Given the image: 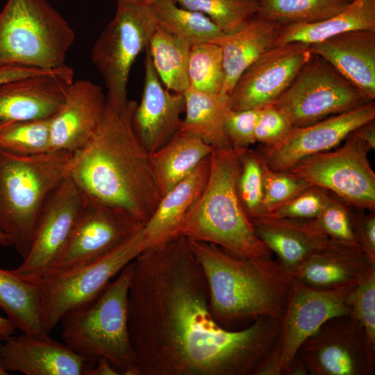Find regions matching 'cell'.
Segmentation results:
<instances>
[{"mask_svg": "<svg viewBox=\"0 0 375 375\" xmlns=\"http://www.w3.org/2000/svg\"><path fill=\"white\" fill-rule=\"evenodd\" d=\"M133 263L128 330L140 375H257L274 348L278 319L261 317L238 331L221 326L184 235L147 247Z\"/></svg>", "mask_w": 375, "mask_h": 375, "instance_id": "cell-1", "label": "cell"}, {"mask_svg": "<svg viewBox=\"0 0 375 375\" xmlns=\"http://www.w3.org/2000/svg\"><path fill=\"white\" fill-rule=\"evenodd\" d=\"M136 106L128 100L118 109L106 103L94 135L73 153L68 176L88 199L124 210L145 224L162 197L149 153L132 126Z\"/></svg>", "mask_w": 375, "mask_h": 375, "instance_id": "cell-2", "label": "cell"}, {"mask_svg": "<svg viewBox=\"0 0 375 375\" xmlns=\"http://www.w3.org/2000/svg\"><path fill=\"white\" fill-rule=\"evenodd\" d=\"M190 242L205 275L210 312L218 324L281 318L294 275L277 260L239 256L203 241Z\"/></svg>", "mask_w": 375, "mask_h": 375, "instance_id": "cell-3", "label": "cell"}, {"mask_svg": "<svg viewBox=\"0 0 375 375\" xmlns=\"http://www.w3.org/2000/svg\"><path fill=\"white\" fill-rule=\"evenodd\" d=\"M240 170L235 149H215L205 188L182 221L178 235L212 243L239 256L270 258L240 201L236 182Z\"/></svg>", "mask_w": 375, "mask_h": 375, "instance_id": "cell-4", "label": "cell"}, {"mask_svg": "<svg viewBox=\"0 0 375 375\" xmlns=\"http://www.w3.org/2000/svg\"><path fill=\"white\" fill-rule=\"evenodd\" d=\"M133 261L91 301L61 319L65 344L90 362L108 359L125 375H140L128 330V290Z\"/></svg>", "mask_w": 375, "mask_h": 375, "instance_id": "cell-5", "label": "cell"}, {"mask_svg": "<svg viewBox=\"0 0 375 375\" xmlns=\"http://www.w3.org/2000/svg\"><path fill=\"white\" fill-rule=\"evenodd\" d=\"M73 153L51 151L22 156L0 149V230L27 256L40 210L52 190L69 175Z\"/></svg>", "mask_w": 375, "mask_h": 375, "instance_id": "cell-6", "label": "cell"}, {"mask_svg": "<svg viewBox=\"0 0 375 375\" xmlns=\"http://www.w3.org/2000/svg\"><path fill=\"white\" fill-rule=\"evenodd\" d=\"M75 32L48 0H8L0 12V68L65 65Z\"/></svg>", "mask_w": 375, "mask_h": 375, "instance_id": "cell-7", "label": "cell"}, {"mask_svg": "<svg viewBox=\"0 0 375 375\" xmlns=\"http://www.w3.org/2000/svg\"><path fill=\"white\" fill-rule=\"evenodd\" d=\"M146 247L143 227L99 258L42 278L38 284L44 333L49 335L66 313L97 297Z\"/></svg>", "mask_w": 375, "mask_h": 375, "instance_id": "cell-8", "label": "cell"}, {"mask_svg": "<svg viewBox=\"0 0 375 375\" xmlns=\"http://www.w3.org/2000/svg\"><path fill=\"white\" fill-rule=\"evenodd\" d=\"M157 26L151 5L117 2L112 19L95 42L91 59L106 88V103L115 108L128 102L131 67L145 50Z\"/></svg>", "mask_w": 375, "mask_h": 375, "instance_id": "cell-9", "label": "cell"}, {"mask_svg": "<svg viewBox=\"0 0 375 375\" xmlns=\"http://www.w3.org/2000/svg\"><path fill=\"white\" fill-rule=\"evenodd\" d=\"M369 101L353 83L313 54L288 88L271 104L292 126L312 124Z\"/></svg>", "mask_w": 375, "mask_h": 375, "instance_id": "cell-10", "label": "cell"}, {"mask_svg": "<svg viewBox=\"0 0 375 375\" xmlns=\"http://www.w3.org/2000/svg\"><path fill=\"white\" fill-rule=\"evenodd\" d=\"M356 283L334 289L317 290L294 276L280 319L276 342L257 375H285L304 341L329 319L350 313L345 299Z\"/></svg>", "mask_w": 375, "mask_h": 375, "instance_id": "cell-11", "label": "cell"}, {"mask_svg": "<svg viewBox=\"0 0 375 375\" xmlns=\"http://www.w3.org/2000/svg\"><path fill=\"white\" fill-rule=\"evenodd\" d=\"M344 144L299 161L290 172L312 185L322 188L351 207L375 210V173L370 150L351 132Z\"/></svg>", "mask_w": 375, "mask_h": 375, "instance_id": "cell-12", "label": "cell"}, {"mask_svg": "<svg viewBox=\"0 0 375 375\" xmlns=\"http://www.w3.org/2000/svg\"><path fill=\"white\" fill-rule=\"evenodd\" d=\"M311 375H372L375 349L350 313L329 319L297 353Z\"/></svg>", "mask_w": 375, "mask_h": 375, "instance_id": "cell-13", "label": "cell"}, {"mask_svg": "<svg viewBox=\"0 0 375 375\" xmlns=\"http://www.w3.org/2000/svg\"><path fill=\"white\" fill-rule=\"evenodd\" d=\"M88 201L67 176L49 194L38 216L29 251L12 269L26 281L38 283L66 244Z\"/></svg>", "mask_w": 375, "mask_h": 375, "instance_id": "cell-14", "label": "cell"}, {"mask_svg": "<svg viewBox=\"0 0 375 375\" xmlns=\"http://www.w3.org/2000/svg\"><path fill=\"white\" fill-rule=\"evenodd\" d=\"M144 226L124 210L88 199L66 244L45 276L99 258Z\"/></svg>", "mask_w": 375, "mask_h": 375, "instance_id": "cell-15", "label": "cell"}, {"mask_svg": "<svg viewBox=\"0 0 375 375\" xmlns=\"http://www.w3.org/2000/svg\"><path fill=\"white\" fill-rule=\"evenodd\" d=\"M312 55L310 44L303 42L272 47L238 78L229 95L231 109L260 108L271 104L288 88Z\"/></svg>", "mask_w": 375, "mask_h": 375, "instance_id": "cell-16", "label": "cell"}, {"mask_svg": "<svg viewBox=\"0 0 375 375\" xmlns=\"http://www.w3.org/2000/svg\"><path fill=\"white\" fill-rule=\"evenodd\" d=\"M372 119H375L374 101L310 125L293 126L281 143L262 146L257 151L272 170L289 171L306 157L336 148L353 130Z\"/></svg>", "mask_w": 375, "mask_h": 375, "instance_id": "cell-17", "label": "cell"}, {"mask_svg": "<svg viewBox=\"0 0 375 375\" xmlns=\"http://www.w3.org/2000/svg\"><path fill=\"white\" fill-rule=\"evenodd\" d=\"M74 74L73 69L65 65L0 84V122L53 117L64 101Z\"/></svg>", "mask_w": 375, "mask_h": 375, "instance_id": "cell-18", "label": "cell"}, {"mask_svg": "<svg viewBox=\"0 0 375 375\" xmlns=\"http://www.w3.org/2000/svg\"><path fill=\"white\" fill-rule=\"evenodd\" d=\"M145 52L143 90L133 115L132 126L140 144L151 154L179 131L185 102L183 93L171 92L163 86L147 49Z\"/></svg>", "mask_w": 375, "mask_h": 375, "instance_id": "cell-19", "label": "cell"}, {"mask_svg": "<svg viewBox=\"0 0 375 375\" xmlns=\"http://www.w3.org/2000/svg\"><path fill=\"white\" fill-rule=\"evenodd\" d=\"M106 97L91 81L74 80L51 120V151L75 153L92 139L103 115Z\"/></svg>", "mask_w": 375, "mask_h": 375, "instance_id": "cell-20", "label": "cell"}, {"mask_svg": "<svg viewBox=\"0 0 375 375\" xmlns=\"http://www.w3.org/2000/svg\"><path fill=\"white\" fill-rule=\"evenodd\" d=\"M0 356L6 372L25 375H85L90 367L88 358L49 335H11L0 342Z\"/></svg>", "mask_w": 375, "mask_h": 375, "instance_id": "cell-21", "label": "cell"}, {"mask_svg": "<svg viewBox=\"0 0 375 375\" xmlns=\"http://www.w3.org/2000/svg\"><path fill=\"white\" fill-rule=\"evenodd\" d=\"M250 221L258 238L276 256L279 264L294 276L300 265L330 239L315 219L265 215Z\"/></svg>", "mask_w": 375, "mask_h": 375, "instance_id": "cell-22", "label": "cell"}, {"mask_svg": "<svg viewBox=\"0 0 375 375\" xmlns=\"http://www.w3.org/2000/svg\"><path fill=\"white\" fill-rule=\"evenodd\" d=\"M369 101L375 99V31L355 30L310 44Z\"/></svg>", "mask_w": 375, "mask_h": 375, "instance_id": "cell-23", "label": "cell"}, {"mask_svg": "<svg viewBox=\"0 0 375 375\" xmlns=\"http://www.w3.org/2000/svg\"><path fill=\"white\" fill-rule=\"evenodd\" d=\"M372 263L358 243L329 239L297 269L294 277L317 290L356 283Z\"/></svg>", "mask_w": 375, "mask_h": 375, "instance_id": "cell-24", "label": "cell"}, {"mask_svg": "<svg viewBox=\"0 0 375 375\" xmlns=\"http://www.w3.org/2000/svg\"><path fill=\"white\" fill-rule=\"evenodd\" d=\"M283 25L255 15L237 31L213 40L222 53L224 83L222 94L230 95L242 72L260 56L277 45Z\"/></svg>", "mask_w": 375, "mask_h": 375, "instance_id": "cell-25", "label": "cell"}, {"mask_svg": "<svg viewBox=\"0 0 375 375\" xmlns=\"http://www.w3.org/2000/svg\"><path fill=\"white\" fill-rule=\"evenodd\" d=\"M210 160V155L161 197L154 212L144 226L147 247L178 235L182 221L205 188Z\"/></svg>", "mask_w": 375, "mask_h": 375, "instance_id": "cell-26", "label": "cell"}, {"mask_svg": "<svg viewBox=\"0 0 375 375\" xmlns=\"http://www.w3.org/2000/svg\"><path fill=\"white\" fill-rule=\"evenodd\" d=\"M212 150L200 138L178 131L164 146L149 154L161 197L191 174Z\"/></svg>", "mask_w": 375, "mask_h": 375, "instance_id": "cell-27", "label": "cell"}, {"mask_svg": "<svg viewBox=\"0 0 375 375\" xmlns=\"http://www.w3.org/2000/svg\"><path fill=\"white\" fill-rule=\"evenodd\" d=\"M185 117L179 131L200 138L215 149H231L226 134L224 119L230 108V97L188 88L184 93Z\"/></svg>", "mask_w": 375, "mask_h": 375, "instance_id": "cell-28", "label": "cell"}, {"mask_svg": "<svg viewBox=\"0 0 375 375\" xmlns=\"http://www.w3.org/2000/svg\"><path fill=\"white\" fill-rule=\"evenodd\" d=\"M355 30L375 31V0H352L342 10L324 20L283 26L277 44H312Z\"/></svg>", "mask_w": 375, "mask_h": 375, "instance_id": "cell-29", "label": "cell"}, {"mask_svg": "<svg viewBox=\"0 0 375 375\" xmlns=\"http://www.w3.org/2000/svg\"><path fill=\"white\" fill-rule=\"evenodd\" d=\"M0 308L22 333L46 335L41 324L38 283L24 281L12 270L0 269Z\"/></svg>", "mask_w": 375, "mask_h": 375, "instance_id": "cell-30", "label": "cell"}, {"mask_svg": "<svg viewBox=\"0 0 375 375\" xmlns=\"http://www.w3.org/2000/svg\"><path fill=\"white\" fill-rule=\"evenodd\" d=\"M191 45L158 24L146 48L162 83L168 90L184 93L189 88Z\"/></svg>", "mask_w": 375, "mask_h": 375, "instance_id": "cell-31", "label": "cell"}, {"mask_svg": "<svg viewBox=\"0 0 375 375\" xmlns=\"http://www.w3.org/2000/svg\"><path fill=\"white\" fill-rule=\"evenodd\" d=\"M151 6L157 24L191 46L212 42L224 34L206 15L181 7L174 0H155Z\"/></svg>", "mask_w": 375, "mask_h": 375, "instance_id": "cell-32", "label": "cell"}, {"mask_svg": "<svg viewBox=\"0 0 375 375\" xmlns=\"http://www.w3.org/2000/svg\"><path fill=\"white\" fill-rule=\"evenodd\" d=\"M352 0H259L257 15L283 26L319 22L342 10Z\"/></svg>", "mask_w": 375, "mask_h": 375, "instance_id": "cell-33", "label": "cell"}, {"mask_svg": "<svg viewBox=\"0 0 375 375\" xmlns=\"http://www.w3.org/2000/svg\"><path fill=\"white\" fill-rule=\"evenodd\" d=\"M51 117L6 122L0 128V149L22 156L51 151Z\"/></svg>", "mask_w": 375, "mask_h": 375, "instance_id": "cell-34", "label": "cell"}, {"mask_svg": "<svg viewBox=\"0 0 375 375\" xmlns=\"http://www.w3.org/2000/svg\"><path fill=\"white\" fill-rule=\"evenodd\" d=\"M188 73V88L222 94L225 74L220 47L213 42L191 46Z\"/></svg>", "mask_w": 375, "mask_h": 375, "instance_id": "cell-35", "label": "cell"}, {"mask_svg": "<svg viewBox=\"0 0 375 375\" xmlns=\"http://www.w3.org/2000/svg\"><path fill=\"white\" fill-rule=\"evenodd\" d=\"M237 150L240 160L236 182L238 194L243 209L251 219L263 215V171L265 162L257 150L249 147Z\"/></svg>", "mask_w": 375, "mask_h": 375, "instance_id": "cell-36", "label": "cell"}, {"mask_svg": "<svg viewBox=\"0 0 375 375\" xmlns=\"http://www.w3.org/2000/svg\"><path fill=\"white\" fill-rule=\"evenodd\" d=\"M185 8L200 12L225 34L231 33L257 15L259 0H174Z\"/></svg>", "mask_w": 375, "mask_h": 375, "instance_id": "cell-37", "label": "cell"}, {"mask_svg": "<svg viewBox=\"0 0 375 375\" xmlns=\"http://www.w3.org/2000/svg\"><path fill=\"white\" fill-rule=\"evenodd\" d=\"M345 303L362 326L369 344L375 349V265L359 278Z\"/></svg>", "mask_w": 375, "mask_h": 375, "instance_id": "cell-38", "label": "cell"}, {"mask_svg": "<svg viewBox=\"0 0 375 375\" xmlns=\"http://www.w3.org/2000/svg\"><path fill=\"white\" fill-rule=\"evenodd\" d=\"M310 186L312 185L290 172L272 170L265 163L263 171L262 216L269 214Z\"/></svg>", "mask_w": 375, "mask_h": 375, "instance_id": "cell-39", "label": "cell"}, {"mask_svg": "<svg viewBox=\"0 0 375 375\" xmlns=\"http://www.w3.org/2000/svg\"><path fill=\"white\" fill-rule=\"evenodd\" d=\"M315 219L329 238L358 243L352 228L351 207L335 194L330 192L322 212Z\"/></svg>", "mask_w": 375, "mask_h": 375, "instance_id": "cell-40", "label": "cell"}, {"mask_svg": "<svg viewBox=\"0 0 375 375\" xmlns=\"http://www.w3.org/2000/svg\"><path fill=\"white\" fill-rule=\"evenodd\" d=\"M329 194L330 192L324 188L310 186L266 216L275 218L315 219L322 212Z\"/></svg>", "mask_w": 375, "mask_h": 375, "instance_id": "cell-41", "label": "cell"}, {"mask_svg": "<svg viewBox=\"0 0 375 375\" xmlns=\"http://www.w3.org/2000/svg\"><path fill=\"white\" fill-rule=\"evenodd\" d=\"M260 108L234 110L229 109L225 117L226 134L233 149L248 148L256 142L255 129Z\"/></svg>", "mask_w": 375, "mask_h": 375, "instance_id": "cell-42", "label": "cell"}, {"mask_svg": "<svg viewBox=\"0 0 375 375\" xmlns=\"http://www.w3.org/2000/svg\"><path fill=\"white\" fill-rule=\"evenodd\" d=\"M288 119L272 104L260 108L255 129L256 141L274 147L283 141L292 128Z\"/></svg>", "mask_w": 375, "mask_h": 375, "instance_id": "cell-43", "label": "cell"}, {"mask_svg": "<svg viewBox=\"0 0 375 375\" xmlns=\"http://www.w3.org/2000/svg\"><path fill=\"white\" fill-rule=\"evenodd\" d=\"M352 228L356 240L369 260L375 263V213L351 207Z\"/></svg>", "mask_w": 375, "mask_h": 375, "instance_id": "cell-44", "label": "cell"}, {"mask_svg": "<svg viewBox=\"0 0 375 375\" xmlns=\"http://www.w3.org/2000/svg\"><path fill=\"white\" fill-rule=\"evenodd\" d=\"M52 69H41L27 67H6L0 68V84L17 78L40 74Z\"/></svg>", "mask_w": 375, "mask_h": 375, "instance_id": "cell-45", "label": "cell"}, {"mask_svg": "<svg viewBox=\"0 0 375 375\" xmlns=\"http://www.w3.org/2000/svg\"><path fill=\"white\" fill-rule=\"evenodd\" d=\"M370 151L375 149V121L370 120L359 126L352 131Z\"/></svg>", "mask_w": 375, "mask_h": 375, "instance_id": "cell-46", "label": "cell"}, {"mask_svg": "<svg viewBox=\"0 0 375 375\" xmlns=\"http://www.w3.org/2000/svg\"><path fill=\"white\" fill-rule=\"evenodd\" d=\"M96 362L95 367H89L85 375H118L120 374L112 367V363L105 358H99Z\"/></svg>", "mask_w": 375, "mask_h": 375, "instance_id": "cell-47", "label": "cell"}, {"mask_svg": "<svg viewBox=\"0 0 375 375\" xmlns=\"http://www.w3.org/2000/svg\"><path fill=\"white\" fill-rule=\"evenodd\" d=\"M308 374L306 366L297 354L288 365L285 375H306Z\"/></svg>", "mask_w": 375, "mask_h": 375, "instance_id": "cell-48", "label": "cell"}, {"mask_svg": "<svg viewBox=\"0 0 375 375\" xmlns=\"http://www.w3.org/2000/svg\"><path fill=\"white\" fill-rule=\"evenodd\" d=\"M15 330V326L6 317L0 316V340L12 335Z\"/></svg>", "mask_w": 375, "mask_h": 375, "instance_id": "cell-49", "label": "cell"}, {"mask_svg": "<svg viewBox=\"0 0 375 375\" xmlns=\"http://www.w3.org/2000/svg\"><path fill=\"white\" fill-rule=\"evenodd\" d=\"M13 244L12 239L0 230V245L3 247H9Z\"/></svg>", "mask_w": 375, "mask_h": 375, "instance_id": "cell-50", "label": "cell"}, {"mask_svg": "<svg viewBox=\"0 0 375 375\" xmlns=\"http://www.w3.org/2000/svg\"><path fill=\"white\" fill-rule=\"evenodd\" d=\"M155 0H117V2L135 3V4H145L151 5Z\"/></svg>", "mask_w": 375, "mask_h": 375, "instance_id": "cell-51", "label": "cell"}, {"mask_svg": "<svg viewBox=\"0 0 375 375\" xmlns=\"http://www.w3.org/2000/svg\"><path fill=\"white\" fill-rule=\"evenodd\" d=\"M8 374H10L6 372L5 369L3 368L1 363V356H0V375H8Z\"/></svg>", "mask_w": 375, "mask_h": 375, "instance_id": "cell-52", "label": "cell"}, {"mask_svg": "<svg viewBox=\"0 0 375 375\" xmlns=\"http://www.w3.org/2000/svg\"><path fill=\"white\" fill-rule=\"evenodd\" d=\"M6 122H0V128L4 124H6Z\"/></svg>", "mask_w": 375, "mask_h": 375, "instance_id": "cell-53", "label": "cell"}]
</instances>
